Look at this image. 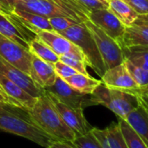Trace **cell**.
Wrapping results in <instances>:
<instances>
[{"label":"cell","mask_w":148,"mask_h":148,"mask_svg":"<svg viewBox=\"0 0 148 148\" xmlns=\"http://www.w3.org/2000/svg\"><path fill=\"white\" fill-rule=\"evenodd\" d=\"M0 131L25 138L44 148L56 140L37 125L29 110L4 101L0 103Z\"/></svg>","instance_id":"1"},{"label":"cell","mask_w":148,"mask_h":148,"mask_svg":"<svg viewBox=\"0 0 148 148\" xmlns=\"http://www.w3.org/2000/svg\"><path fill=\"white\" fill-rule=\"evenodd\" d=\"M37 125L56 140L72 142L75 133L64 122L48 95L44 92L29 111Z\"/></svg>","instance_id":"2"},{"label":"cell","mask_w":148,"mask_h":148,"mask_svg":"<svg viewBox=\"0 0 148 148\" xmlns=\"http://www.w3.org/2000/svg\"><path fill=\"white\" fill-rule=\"evenodd\" d=\"M72 42L82 50L87 66L91 67L100 77L106 71L97 44L85 23L72 25L66 30L58 32Z\"/></svg>","instance_id":"3"},{"label":"cell","mask_w":148,"mask_h":148,"mask_svg":"<svg viewBox=\"0 0 148 148\" xmlns=\"http://www.w3.org/2000/svg\"><path fill=\"white\" fill-rule=\"evenodd\" d=\"M85 23L97 44L106 69L107 70L122 63L124 62L125 56L119 43L106 35L101 29L92 23L90 20L85 21Z\"/></svg>","instance_id":"4"},{"label":"cell","mask_w":148,"mask_h":148,"mask_svg":"<svg viewBox=\"0 0 148 148\" xmlns=\"http://www.w3.org/2000/svg\"><path fill=\"white\" fill-rule=\"evenodd\" d=\"M13 8L30 11L46 18L64 16L74 19L79 23H85L75 12L61 6L54 0H29L27 2L17 3Z\"/></svg>","instance_id":"5"},{"label":"cell","mask_w":148,"mask_h":148,"mask_svg":"<svg viewBox=\"0 0 148 148\" xmlns=\"http://www.w3.org/2000/svg\"><path fill=\"white\" fill-rule=\"evenodd\" d=\"M0 56L22 72L30 75L31 56L29 49L0 34Z\"/></svg>","instance_id":"6"},{"label":"cell","mask_w":148,"mask_h":148,"mask_svg":"<svg viewBox=\"0 0 148 148\" xmlns=\"http://www.w3.org/2000/svg\"><path fill=\"white\" fill-rule=\"evenodd\" d=\"M44 90L51 94L62 103L72 108L85 109L87 107L92 106L90 101V95L78 92L58 76H57L54 84Z\"/></svg>","instance_id":"7"},{"label":"cell","mask_w":148,"mask_h":148,"mask_svg":"<svg viewBox=\"0 0 148 148\" xmlns=\"http://www.w3.org/2000/svg\"><path fill=\"white\" fill-rule=\"evenodd\" d=\"M45 91V90H44ZM45 93L50 97L54 107L58 110L64 122L75 133L76 136H81L92 130V127L86 121L84 109L81 108H72L66 106L65 104L56 99L51 94L45 91Z\"/></svg>","instance_id":"8"},{"label":"cell","mask_w":148,"mask_h":148,"mask_svg":"<svg viewBox=\"0 0 148 148\" xmlns=\"http://www.w3.org/2000/svg\"><path fill=\"white\" fill-rule=\"evenodd\" d=\"M88 19L101 29L106 35L115 40L120 46L121 39L126 30V26L108 9H99L88 14Z\"/></svg>","instance_id":"9"},{"label":"cell","mask_w":148,"mask_h":148,"mask_svg":"<svg viewBox=\"0 0 148 148\" xmlns=\"http://www.w3.org/2000/svg\"><path fill=\"white\" fill-rule=\"evenodd\" d=\"M0 95L3 96L4 102L24 108L31 110L36 102L34 98L24 91L18 85L5 77L0 73Z\"/></svg>","instance_id":"10"},{"label":"cell","mask_w":148,"mask_h":148,"mask_svg":"<svg viewBox=\"0 0 148 148\" xmlns=\"http://www.w3.org/2000/svg\"><path fill=\"white\" fill-rule=\"evenodd\" d=\"M102 83L108 88L130 92L139 88L133 81L125 62L107 69L101 77Z\"/></svg>","instance_id":"11"},{"label":"cell","mask_w":148,"mask_h":148,"mask_svg":"<svg viewBox=\"0 0 148 148\" xmlns=\"http://www.w3.org/2000/svg\"><path fill=\"white\" fill-rule=\"evenodd\" d=\"M0 34L28 49L30 42L36 37L10 15L0 12ZM34 35V34H33Z\"/></svg>","instance_id":"12"},{"label":"cell","mask_w":148,"mask_h":148,"mask_svg":"<svg viewBox=\"0 0 148 148\" xmlns=\"http://www.w3.org/2000/svg\"><path fill=\"white\" fill-rule=\"evenodd\" d=\"M0 73L5 77L12 81L14 83L22 88L29 95L34 98H38L42 95L44 92V89L38 88L35 82L32 81L31 76L21 70H19L15 66L11 65L6 62L3 58L0 56Z\"/></svg>","instance_id":"13"},{"label":"cell","mask_w":148,"mask_h":148,"mask_svg":"<svg viewBox=\"0 0 148 148\" xmlns=\"http://www.w3.org/2000/svg\"><path fill=\"white\" fill-rule=\"evenodd\" d=\"M34 34L42 42L47 44L51 48V49L58 56L69 53H74L77 55L84 56L79 47H78L72 42L69 41L68 39H66L65 37H64L62 35L56 31H48L37 29Z\"/></svg>","instance_id":"14"},{"label":"cell","mask_w":148,"mask_h":148,"mask_svg":"<svg viewBox=\"0 0 148 148\" xmlns=\"http://www.w3.org/2000/svg\"><path fill=\"white\" fill-rule=\"evenodd\" d=\"M139 107L136 96L129 92L109 88V102L107 108L113 112L119 119L126 117Z\"/></svg>","instance_id":"15"},{"label":"cell","mask_w":148,"mask_h":148,"mask_svg":"<svg viewBox=\"0 0 148 148\" xmlns=\"http://www.w3.org/2000/svg\"><path fill=\"white\" fill-rule=\"evenodd\" d=\"M30 76L38 88L45 89L54 84L58 75L52 63L47 62L31 54Z\"/></svg>","instance_id":"16"},{"label":"cell","mask_w":148,"mask_h":148,"mask_svg":"<svg viewBox=\"0 0 148 148\" xmlns=\"http://www.w3.org/2000/svg\"><path fill=\"white\" fill-rule=\"evenodd\" d=\"M120 47L122 49L148 48V23L138 18L131 26L126 27Z\"/></svg>","instance_id":"17"},{"label":"cell","mask_w":148,"mask_h":148,"mask_svg":"<svg viewBox=\"0 0 148 148\" xmlns=\"http://www.w3.org/2000/svg\"><path fill=\"white\" fill-rule=\"evenodd\" d=\"M7 14L10 15L13 18L17 20L26 29L33 34L37 29L42 30L54 31L48 21V18L43 16L17 8L11 9L7 12Z\"/></svg>","instance_id":"18"},{"label":"cell","mask_w":148,"mask_h":148,"mask_svg":"<svg viewBox=\"0 0 148 148\" xmlns=\"http://www.w3.org/2000/svg\"><path fill=\"white\" fill-rule=\"evenodd\" d=\"M125 121L135 130L148 148V108L139 105L126 117Z\"/></svg>","instance_id":"19"},{"label":"cell","mask_w":148,"mask_h":148,"mask_svg":"<svg viewBox=\"0 0 148 148\" xmlns=\"http://www.w3.org/2000/svg\"><path fill=\"white\" fill-rule=\"evenodd\" d=\"M108 9L126 27L134 23L140 16L123 0H108Z\"/></svg>","instance_id":"20"},{"label":"cell","mask_w":148,"mask_h":148,"mask_svg":"<svg viewBox=\"0 0 148 148\" xmlns=\"http://www.w3.org/2000/svg\"><path fill=\"white\" fill-rule=\"evenodd\" d=\"M73 89L84 95H91L95 88L102 82L101 80H97L90 75L78 73L71 77L64 80Z\"/></svg>","instance_id":"21"},{"label":"cell","mask_w":148,"mask_h":148,"mask_svg":"<svg viewBox=\"0 0 148 148\" xmlns=\"http://www.w3.org/2000/svg\"><path fill=\"white\" fill-rule=\"evenodd\" d=\"M28 49L31 54L47 62L54 64L55 62L59 61V56L56 53H54L51 49V48L44 42H42L38 36H36L30 42Z\"/></svg>","instance_id":"22"},{"label":"cell","mask_w":148,"mask_h":148,"mask_svg":"<svg viewBox=\"0 0 148 148\" xmlns=\"http://www.w3.org/2000/svg\"><path fill=\"white\" fill-rule=\"evenodd\" d=\"M118 124L128 148H147L140 135L125 120L119 119Z\"/></svg>","instance_id":"23"},{"label":"cell","mask_w":148,"mask_h":148,"mask_svg":"<svg viewBox=\"0 0 148 148\" xmlns=\"http://www.w3.org/2000/svg\"><path fill=\"white\" fill-rule=\"evenodd\" d=\"M125 58L134 65L148 70V48L122 49Z\"/></svg>","instance_id":"24"},{"label":"cell","mask_w":148,"mask_h":148,"mask_svg":"<svg viewBox=\"0 0 148 148\" xmlns=\"http://www.w3.org/2000/svg\"><path fill=\"white\" fill-rule=\"evenodd\" d=\"M106 136L111 148H128L118 122H113L106 128Z\"/></svg>","instance_id":"25"},{"label":"cell","mask_w":148,"mask_h":148,"mask_svg":"<svg viewBox=\"0 0 148 148\" xmlns=\"http://www.w3.org/2000/svg\"><path fill=\"white\" fill-rule=\"evenodd\" d=\"M59 61L67 64L68 66L74 69L76 71L81 74L89 75L87 72V64L84 56L77 55L74 53H69L59 56Z\"/></svg>","instance_id":"26"},{"label":"cell","mask_w":148,"mask_h":148,"mask_svg":"<svg viewBox=\"0 0 148 148\" xmlns=\"http://www.w3.org/2000/svg\"><path fill=\"white\" fill-rule=\"evenodd\" d=\"M124 62L127 70L129 71L133 81L139 86V88H143L148 85V70H146L140 67H138L132 63L126 58L124 59Z\"/></svg>","instance_id":"27"},{"label":"cell","mask_w":148,"mask_h":148,"mask_svg":"<svg viewBox=\"0 0 148 148\" xmlns=\"http://www.w3.org/2000/svg\"><path fill=\"white\" fill-rule=\"evenodd\" d=\"M72 143L76 148H101L91 131L84 135L77 136Z\"/></svg>","instance_id":"28"},{"label":"cell","mask_w":148,"mask_h":148,"mask_svg":"<svg viewBox=\"0 0 148 148\" xmlns=\"http://www.w3.org/2000/svg\"><path fill=\"white\" fill-rule=\"evenodd\" d=\"M48 21L52 27L53 30L56 32H61L64 30H66L70 27H72L74 24L80 23L79 22L68 18V17H64V16H54V17H50L48 18Z\"/></svg>","instance_id":"29"},{"label":"cell","mask_w":148,"mask_h":148,"mask_svg":"<svg viewBox=\"0 0 148 148\" xmlns=\"http://www.w3.org/2000/svg\"><path fill=\"white\" fill-rule=\"evenodd\" d=\"M53 66H54V69H55L57 75L63 80H65L68 77H71L79 73L74 69H72V67L68 66L67 64H65L60 61L55 62L53 64Z\"/></svg>","instance_id":"30"},{"label":"cell","mask_w":148,"mask_h":148,"mask_svg":"<svg viewBox=\"0 0 148 148\" xmlns=\"http://www.w3.org/2000/svg\"><path fill=\"white\" fill-rule=\"evenodd\" d=\"M89 13L92 10L108 8V3L102 0H76Z\"/></svg>","instance_id":"31"},{"label":"cell","mask_w":148,"mask_h":148,"mask_svg":"<svg viewBox=\"0 0 148 148\" xmlns=\"http://www.w3.org/2000/svg\"><path fill=\"white\" fill-rule=\"evenodd\" d=\"M140 16L148 14V0H123Z\"/></svg>","instance_id":"32"},{"label":"cell","mask_w":148,"mask_h":148,"mask_svg":"<svg viewBox=\"0 0 148 148\" xmlns=\"http://www.w3.org/2000/svg\"><path fill=\"white\" fill-rule=\"evenodd\" d=\"M129 93L136 96L140 106L148 108V85L143 88H138Z\"/></svg>","instance_id":"33"},{"label":"cell","mask_w":148,"mask_h":148,"mask_svg":"<svg viewBox=\"0 0 148 148\" xmlns=\"http://www.w3.org/2000/svg\"><path fill=\"white\" fill-rule=\"evenodd\" d=\"M91 133L94 135V137L99 143L101 148H111L107 136H106V129H99L97 127H92L91 130Z\"/></svg>","instance_id":"34"},{"label":"cell","mask_w":148,"mask_h":148,"mask_svg":"<svg viewBox=\"0 0 148 148\" xmlns=\"http://www.w3.org/2000/svg\"><path fill=\"white\" fill-rule=\"evenodd\" d=\"M29 0H0V9L7 14L9 10H10L17 3L27 2Z\"/></svg>","instance_id":"35"},{"label":"cell","mask_w":148,"mask_h":148,"mask_svg":"<svg viewBox=\"0 0 148 148\" xmlns=\"http://www.w3.org/2000/svg\"><path fill=\"white\" fill-rule=\"evenodd\" d=\"M48 148H76L72 142L67 141H61V140H55L53 141Z\"/></svg>","instance_id":"36"},{"label":"cell","mask_w":148,"mask_h":148,"mask_svg":"<svg viewBox=\"0 0 148 148\" xmlns=\"http://www.w3.org/2000/svg\"><path fill=\"white\" fill-rule=\"evenodd\" d=\"M139 18L148 23V14L147 15H143V16H139Z\"/></svg>","instance_id":"37"},{"label":"cell","mask_w":148,"mask_h":148,"mask_svg":"<svg viewBox=\"0 0 148 148\" xmlns=\"http://www.w3.org/2000/svg\"><path fill=\"white\" fill-rule=\"evenodd\" d=\"M3 101H4V100H3V96L0 95V103L1 102H3Z\"/></svg>","instance_id":"38"},{"label":"cell","mask_w":148,"mask_h":148,"mask_svg":"<svg viewBox=\"0 0 148 148\" xmlns=\"http://www.w3.org/2000/svg\"><path fill=\"white\" fill-rule=\"evenodd\" d=\"M102 1H105V2H107L108 3V0H102Z\"/></svg>","instance_id":"39"},{"label":"cell","mask_w":148,"mask_h":148,"mask_svg":"<svg viewBox=\"0 0 148 148\" xmlns=\"http://www.w3.org/2000/svg\"><path fill=\"white\" fill-rule=\"evenodd\" d=\"M0 12H3V10H2L1 9H0ZM3 13H4V12H3Z\"/></svg>","instance_id":"40"}]
</instances>
